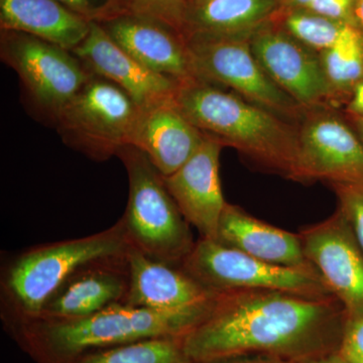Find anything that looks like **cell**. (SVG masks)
<instances>
[{
  "instance_id": "1",
  "label": "cell",
  "mask_w": 363,
  "mask_h": 363,
  "mask_svg": "<svg viewBox=\"0 0 363 363\" xmlns=\"http://www.w3.org/2000/svg\"><path fill=\"white\" fill-rule=\"evenodd\" d=\"M347 314L334 297L272 290L219 293L211 312L183 338L190 363L267 355L309 363L338 352Z\"/></svg>"
},
{
  "instance_id": "2",
  "label": "cell",
  "mask_w": 363,
  "mask_h": 363,
  "mask_svg": "<svg viewBox=\"0 0 363 363\" xmlns=\"http://www.w3.org/2000/svg\"><path fill=\"white\" fill-rule=\"evenodd\" d=\"M212 307L168 311L114 304L89 316L33 319L6 331L35 363H68L85 353L147 339L186 337Z\"/></svg>"
},
{
  "instance_id": "3",
  "label": "cell",
  "mask_w": 363,
  "mask_h": 363,
  "mask_svg": "<svg viewBox=\"0 0 363 363\" xmlns=\"http://www.w3.org/2000/svg\"><path fill=\"white\" fill-rule=\"evenodd\" d=\"M174 101L205 135L262 169L303 183L298 130L285 117L197 78L182 82Z\"/></svg>"
},
{
  "instance_id": "4",
  "label": "cell",
  "mask_w": 363,
  "mask_h": 363,
  "mask_svg": "<svg viewBox=\"0 0 363 363\" xmlns=\"http://www.w3.org/2000/svg\"><path fill=\"white\" fill-rule=\"evenodd\" d=\"M130 247L119 219L100 233L35 245L16 255L2 272L4 327L39 317L48 298L74 272L92 260L125 255Z\"/></svg>"
},
{
  "instance_id": "5",
  "label": "cell",
  "mask_w": 363,
  "mask_h": 363,
  "mask_svg": "<svg viewBox=\"0 0 363 363\" xmlns=\"http://www.w3.org/2000/svg\"><path fill=\"white\" fill-rule=\"evenodd\" d=\"M128 172L130 195L121 220L131 247L150 259L181 267L194 247L191 225L142 150L124 145L117 156Z\"/></svg>"
},
{
  "instance_id": "6",
  "label": "cell",
  "mask_w": 363,
  "mask_h": 363,
  "mask_svg": "<svg viewBox=\"0 0 363 363\" xmlns=\"http://www.w3.org/2000/svg\"><path fill=\"white\" fill-rule=\"evenodd\" d=\"M0 58L18 74L30 113L52 126L93 74L69 50L16 30H1Z\"/></svg>"
},
{
  "instance_id": "7",
  "label": "cell",
  "mask_w": 363,
  "mask_h": 363,
  "mask_svg": "<svg viewBox=\"0 0 363 363\" xmlns=\"http://www.w3.org/2000/svg\"><path fill=\"white\" fill-rule=\"evenodd\" d=\"M140 106L118 86L93 73L61 111L54 128L62 140L95 162L128 145Z\"/></svg>"
},
{
  "instance_id": "8",
  "label": "cell",
  "mask_w": 363,
  "mask_h": 363,
  "mask_svg": "<svg viewBox=\"0 0 363 363\" xmlns=\"http://www.w3.org/2000/svg\"><path fill=\"white\" fill-rule=\"evenodd\" d=\"M180 267L215 293L272 290L309 297L333 296L314 266L291 267L269 264L208 238L196 241Z\"/></svg>"
},
{
  "instance_id": "9",
  "label": "cell",
  "mask_w": 363,
  "mask_h": 363,
  "mask_svg": "<svg viewBox=\"0 0 363 363\" xmlns=\"http://www.w3.org/2000/svg\"><path fill=\"white\" fill-rule=\"evenodd\" d=\"M186 43L195 78L230 88L247 101L286 119L304 114L305 109L267 75L250 40L190 39Z\"/></svg>"
},
{
  "instance_id": "10",
  "label": "cell",
  "mask_w": 363,
  "mask_h": 363,
  "mask_svg": "<svg viewBox=\"0 0 363 363\" xmlns=\"http://www.w3.org/2000/svg\"><path fill=\"white\" fill-rule=\"evenodd\" d=\"M306 259L347 317L363 316V250L350 222L338 209L325 220L301 229Z\"/></svg>"
},
{
  "instance_id": "11",
  "label": "cell",
  "mask_w": 363,
  "mask_h": 363,
  "mask_svg": "<svg viewBox=\"0 0 363 363\" xmlns=\"http://www.w3.org/2000/svg\"><path fill=\"white\" fill-rule=\"evenodd\" d=\"M250 42L255 58L269 78L305 111L336 100L319 57L284 28L269 23Z\"/></svg>"
},
{
  "instance_id": "12",
  "label": "cell",
  "mask_w": 363,
  "mask_h": 363,
  "mask_svg": "<svg viewBox=\"0 0 363 363\" xmlns=\"http://www.w3.org/2000/svg\"><path fill=\"white\" fill-rule=\"evenodd\" d=\"M303 183L363 184V143L333 113L310 114L298 128Z\"/></svg>"
},
{
  "instance_id": "13",
  "label": "cell",
  "mask_w": 363,
  "mask_h": 363,
  "mask_svg": "<svg viewBox=\"0 0 363 363\" xmlns=\"http://www.w3.org/2000/svg\"><path fill=\"white\" fill-rule=\"evenodd\" d=\"M128 289V252L92 260L74 272L52 294L35 319L67 320L89 316L109 306L123 304Z\"/></svg>"
},
{
  "instance_id": "14",
  "label": "cell",
  "mask_w": 363,
  "mask_h": 363,
  "mask_svg": "<svg viewBox=\"0 0 363 363\" xmlns=\"http://www.w3.org/2000/svg\"><path fill=\"white\" fill-rule=\"evenodd\" d=\"M222 147L221 143L206 135L201 147L180 169L162 176L186 220L197 229L200 238L213 240L227 204L219 177Z\"/></svg>"
},
{
  "instance_id": "15",
  "label": "cell",
  "mask_w": 363,
  "mask_h": 363,
  "mask_svg": "<svg viewBox=\"0 0 363 363\" xmlns=\"http://www.w3.org/2000/svg\"><path fill=\"white\" fill-rule=\"evenodd\" d=\"M71 52L88 70L118 86L140 107L173 99L181 84L136 61L98 23H91L86 39Z\"/></svg>"
},
{
  "instance_id": "16",
  "label": "cell",
  "mask_w": 363,
  "mask_h": 363,
  "mask_svg": "<svg viewBox=\"0 0 363 363\" xmlns=\"http://www.w3.org/2000/svg\"><path fill=\"white\" fill-rule=\"evenodd\" d=\"M130 289L123 304L133 308L189 311L209 309L219 293L212 292L180 267L150 259L130 247Z\"/></svg>"
},
{
  "instance_id": "17",
  "label": "cell",
  "mask_w": 363,
  "mask_h": 363,
  "mask_svg": "<svg viewBox=\"0 0 363 363\" xmlns=\"http://www.w3.org/2000/svg\"><path fill=\"white\" fill-rule=\"evenodd\" d=\"M206 135L190 123L173 99L140 106L128 145L142 150L162 176L180 169Z\"/></svg>"
},
{
  "instance_id": "18",
  "label": "cell",
  "mask_w": 363,
  "mask_h": 363,
  "mask_svg": "<svg viewBox=\"0 0 363 363\" xmlns=\"http://www.w3.org/2000/svg\"><path fill=\"white\" fill-rule=\"evenodd\" d=\"M100 26L121 49L150 70L180 83L195 79L187 43L169 26L131 13Z\"/></svg>"
},
{
  "instance_id": "19",
  "label": "cell",
  "mask_w": 363,
  "mask_h": 363,
  "mask_svg": "<svg viewBox=\"0 0 363 363\" xmlns=\"http://www.w3.org/2000/svg\"><path fill=\"white\" fill-rule=\"evenodd\" d=\"M215 240L269 264L291 267L313 266L306 259L298 233L259 220L229 203L221 215Z\"/></svg>"
},
{
  "instance_id": "20",
  "label": "cell",
  "mask_w": 363,
  "mask_h": 363,
  "mask_svg": "<svg viewBox=\"0 0 363 363\" xmlns=\"http://www.w3.org/2000/svg\"><path fill=\"white\" fill-rule=\"evenodd\" d=\"M281 9V0H208L189 11L184 39L250 40Z\"/></svg>"
},
{
  "instance_id": "21",
  "label": "cell",
  "mask_w": 363,
  "mask_h": 363,
  "mask_svg": "<svg viewBox=\"0 0 363 363\" xmlns=\"http://www.w3.org/2000/svg\"><path fill=\"white\" fill-rule=\"evenodd\" d=\"M91 23L58 0H0V28L28 33L73 51Z\"/></svg>"
},
{
  "instance_id": "22",
  "label": "cell",
  "mask_w": 363,
  "mask_h": 363,
  "mask_svg": "<svg viewBox=\"0 0 363 363\" xmlns=\"http://www.w3.org/2000/svg\"><path fill=\"white\" fill-rule=\"evenodd\" d=\"M325 76L336 99L348 100L363 80V33L350 26L329 49L320 52Z\"/></svg>"
},
{
  "instance_id": "23",
  "label": "cell",
  "mask_w": 363,
  "mask_h": 363,
  "mask_svg": "<svg viewBox=\"0 0 363 363\" xmlns=\"http://www.w3.org/2000/svg\"><path fill=\"white\" fill-rule=\"evenodd\" d=\"M68 363H190L183 338H152L85 353Z\"/></svg>"
},
{
  "instance_id": "24",
  "label": "cell",
  "mask_w": 363,
  "mask_h": 363,
  "mask_svg": "<svg viewBox=\"0 0 363 363\" xmlns=\"http://www.w3.org/2000/svg\"><path fill=\"white\" fill-rule=\"evenodd\" d=\"M348 26L307 9H285L283 21L289 35L319 54L335 44Z\"/></svg>"
},
{
  "instance_id": "25",
  "label": "cell",
  "mask_w": 363,
  "mask_h": 363,
  "mask_svg": "<svg viewBox=\"0 0 363 363\" xmlns=\"http://www.w3.org/2000/svg\"><path fill=\"white\" fill-rule=\"evenodd\" d=\"M192 6L193 0H128V13L169 26L184 39L186 21Z\"/></svg>"
},
{
  "instance_id": "26",
  "label": "cell",
  "mask_w": 363,
  "mask_h": 363,
  "mask_svg": "<svg viewBox=\"0 0 363 363\" xmlns=\"http://www.w3.org/2000/svg\"><path fill=\"white\" fill-rule=\"evenodd\" d=\"M338 198V209L350 222L363 250V184L331 185Z\"/></svg>"
},
{
  "instance_id": "27",
  "label": "cell",
  "mask_w": 363,
  "mask_h": 363,
  "mask_svg": "<svg viewBox=\"0 0 363 363\" xmlns=\"http://www.w3.org/2000/svg\"><path fill=\"white\" fill-rule=\"evenodd\" d=\"M74 13L89 21L102 23L128 13V0H58Z\"/></svg>"
},
{
  "instance_id": "28",
  "label": "cell",
  "mask_w": 363,
  "mask_h": 363,
  "mask_svg": "<svg viewBox=\"0 0 363 363\" xmlns=\"http://www.w3.org/2000/svg\"><path fill=\"white\" fill-rule=\"evenodd\" d=\"M338 352L350 363H363V316L347 317Z\"/></svg>"
},
{
  "instance_id": "29",
  "label": "cell",
  "mask_w": 363,
  "mask_h": 363,
  "mask_svg": "<svg viewBox=\"0 0 363 363\" xmlns=\"http://www.w3.org/2000/svg\"><path fill=\"white\" fill-rule=\"evenodd\" d=\"M305 9L359 28L355 14V0H312Z\"/></svg>"
},
{
  "instance_id": "30",
  "label": "cell",
  "mask_w": 363,
  "mask_h": 363,
  "mask_svg": "<svg viewBox=\"0 0 363 363\" xmlns=\"http://www.w3.org/2000/svg\"><path fill=\"white\" fill-rule=\"evenodd\" d=\"M346 111L350 117L363 118V80L353 88L346 104Z\"/></svg>"
},
{
  "instance_id": "31",
  "label": "cell",
  "mask_w": 363,
  "mask_h": 363,
  "mask_svg": "<svg viewBox=\"0 0 363 363\" xmlns=\"http://www.w3.org/2000/svg\"><path fill=\"white\" fill-rule=\"evenodd\" d=\"M210 363H295L286 362V360L279 359V358L267 357V355H241L225 358V359L217 360V362Z\"/></svg>"
},
{
  "instance_id": "32",
  "label": "cell",
  "mask_w": 363,
  "mask_h": 363,
  "mask_svg": "<svg viewBox=\"0 0 363 363\" xmlns=\"http://www.w3.org/2000/svg\"><path fill=\"white\" fill-rule=\"evenodd\" d=\"M312 0H281V6L285 9H305Z\"/></svg>"
},
{
  "instance_id": "33",
  "label": "cell",
  "mask_w": 363,
  "mask_h": 363,
  "mask_svg": "<svg viewBox=\"0 0 363 363\" xmlns=\"http://www.w3.org/2000/svg\"><path fill=\"white\" fill-rule=\"evenodd\" d=\"M309 363H350L345 359V358L341 357L339 352L332 353L330 355L327 357L319 358V359L314 360Z\"/></svg>"
},
{
  "instance_id": "34",
  "label": "cell",
  "mask_w": 363,
  "mask_h": 363,
  "mask_svg": "<svg viewBox=\"0 0 363 363\" xmlns=\"http://www.w3.org/2000/svg\"><path fill=\"white\" fill-rule=\"evenodd\" d=\"M355 14H357L358 26L363 33V0H355Z\"/></svg>"
},
{
  "instance_id": "35",
  "label": "cell",
  "mask_w": 363,
  "mask_h": 363,
  "mask_svg": "<svg viewBox=\"0 0 363 363\" xmlns=\"http://www.w3.org/2000/svg\"><path fill=\"white\" fill-rule=\"evenodd\" d=\"M351 121V125L354 128V130L357 131L358 136H359L360 140L363 143V118H353V117H350Z\"/></svg>"
},
{
  "instance_id": "36",
  "label": "cell",
  "mask_w": 363,
  "mask_h": 363,
  "mask_svg": "<svg viewBox=\"0 0 363 363\" xmlns=\"http://www.w3.org/2000/svg\"><path fill=\"white\" fill-rule=\"evenodd\" d=\"M208 1V0H193V6H197V4H204V2Z\"/></svg>"
}]
</instances>
